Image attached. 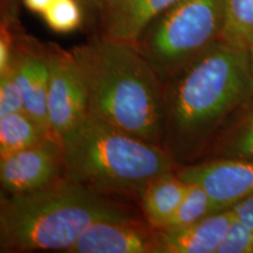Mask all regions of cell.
Wrapping results in <instances>:
<instances>
[{"label": "cell", "mask_w": 253, "mask_h": 253, "mask_svg": "<svg viewBox=\"0 0 253 253\" xmlns=\"http://www.w3.org/2000/svg\"><path fill=\"white\" fill-rule=\"evenodd\" d=\"M169 81L163 134L173 158H191L220 122L253 95L250 52L219 40Z\"/></svg>", "instance_id": "1"}, {"label": "cell", "mask_w": 253, "mask_h": 253, "mask_svg": "<svg viewBox=\"0 0 253 253\" xmlns=\"http://www.w3.org/2000/svg\"><path fill=\"white\" fill-rule=\"evenodd\" d=\"M84 77L88 114L160 144L164 94L161 79L135 43L100 36L72 50Z\"/></svg>", "instance_id": "2"}, {"label": "cell", "mask_w": 253, "mask_h": 253, "mask_svg": "<svg viewBox=\"0 0 253 253\" xmlns=\"http://www.w3.org/2000/svg\"><path fill=\"white\" fill-rule=\"evenodd\" d=\"M1 199V248L11 251L68 252L88 227L100 221L135 219L102 194L63 178L54 184Z\"/></svg>", "instance_id": "3"}, {"label": "cell", "mask_w": 253, "mask_h": 253, "mask_svg": "<svg viewBox=\"0 0 253 253\" xmlns=\"http://www.w3.org/2000/svg\"><path fill=\"white\" fill-rule=\"evenodd\" d=\"M63 177L100 194H138L172 172L173 156L88 114L61 140Z\"/></svg>", "instance_id": "4"}, {"label": "cell", "mask_w": 253, "mask_h": 253, "mask_svg": "<svg viewBox=\"0 0 253 253\" xmlns=\"http://www.w3.org/2000/svg\"><path fill=\"white\" fill-rule=\"evenodd\" d=\"M225 0H181L144 28L135 46L162 81L221 40Z\"/></svg>", "instance_id": "5"}, {"label": "cell", "mask_w": 253, "mask_h": 253, "mask_svg": "<svg viewBox=\"0 0 253 253\" xmlns=\"http://www.w3.org/2000/svg\"><path fill=\"white\" fill-rule=\"evenodd\" d=\"M49 68L48 122L53 137L60 143L88 115L84 77L72 52H47Z\"/></svg>", "instance_id": "6"}, {"label": "cell", "mask_w": 253, "mask_h": 253, "mask_svg": "<svg viewBox=\"0 0 253 253\" xmlns=\"http://www.w3.org/2000/svg\"><path fill=\"white\" fill-rule=\"evenodd\" d=\"M62 145L48 137L40 143L0 157V182L7 194H25L63 178Z\"/></svg>", "instance_id": "7"}, {"label": "cell", "mask_w": 253, "mask_h": 253, "mask_svg": "<svg viewBox=\"0 0 253 253\" xmlns=\"http://www.w3.org/2000/svg\"><path fill=\"white\" fill-rule=\"evenodd\" d=\"M177 175L202 186L218 211L227 210L253 195V160L224 157L186 167Z\"/></svg>", "instance_id": "8"}, {"label": "cell", "mask_w": 253, "mask_h": 253, "mask_svg": "<svg viewBox=\"0 0 253 253\" xmlns=\"http://www.w3.org/2000/svg\"><path fill=\"white\" fill-rule=\"evenodd\" d=\"M72 253H160L157 229L136 219L100 221L88 227Z\"/></svg>", "instance_id": "9"}, {"label": "cell", "mask_w": 253, "mask_h": 253, "mask_svg": "<svg viewBox=\"0 0 253 253\" xmlns=\"http://www.w3.org/2000/svg\"><path fill=\"white\" fill-rule=\"evenodd\" d=\"M181 0H99L101 36L135 43L150 21Z\"/></svg>", "instance_id": "10"}, {"label": "cell", "mask_w": 253, "mask_h": 253, "mask_svg": "<svg viewBox=\"0 0 253 253\" xmlns=\"http://www.w3.org/2000/svg\"><path fill=\"white\" fill-rule=\"evenodd\" d=\"M233 217L227 209L179 229H157L160 253H217Z\"/></svg>", "instance_id": "11"}, {"label": "cell", "mask_w": 253, "mask_h": 253, "mask_svg": "<svg viewBox=\"0 0 253 253\" xmlns=\"http://www.w3.org/2000/svg\"><path fill=\"white\" fill-rule=\"evenodd\" d=\"M13 61L23 91L24 112L53 137L48 122L49 68L47 52L23 48L14 53Z\"/></svg>", "instance_id": "12"}, {"label": "cell", "mask_w": 253, "mask_h": 253, "mask_svg": "<svg viewBox=\"0 0 253 253\" xmlns=\"http://www.w3.org/2000/svg\"><path fill=\"white\" fill-rule=\"evenodd\" d=\"M189 188L190 183L173 171L153 179L140 195L142 211L148 224L161 229L181 204Z\"/></svg>", "instance_id": "13"}, {"label": "cell", "mask_w": 253, "mask_h": 253, "mask_svg": "<svg viewBox=\"0 0 253 253\" xmlns=\"http://www.w3.org/2000/svg\"><path fill=\"white\" fill-rule=\"evenodd\" d=\"M48 137L52 136L24 110L0 118V157L33 147Z\"/></svg>", "instance_id": "14"}, {"label": "cell", "mask_w": 253, "mask_h": 253, "mask_svg": "<svg viewBox=\"0 0 253 253\" xmlns=\"http://www.w3.org/2000/svg\"><path fill=\"white\" fill-rule=\"evenodd\" d=\"M221 40L249 49L253 42V0H225Z\"/></svg>", "instance_id": "15"}, {"label": "cell", "mask_w": 253, "mask_h": 253, "mask_svg": "<svg viewBox=\"0 0 253 253\" xmlns=\"http://www.w3.org/2000/svg\"><path fill=\"white\" fill-rule=\"evenodd\" d=\"M216 212L219 211L214 207L207 191L198 184L190 183V188L181 204L158 230L179 229V227L191 225L196 221Z\"/></svg>", "instance_id": "16"}, {"label": "cell", "mask_w": 253, "mask_h": 253, "mask_svg": "<svg viewBox=\"0 0 253 253\" xmlns=\"http://www.w3.org/2000/svg\"><path fill=\"white\" fill-rule=\"evenodd\" d=\"M42 17L50 30L56 33H71L82 24L81 2L79 0H54Z\"/></svg>", "instance_id": "17"}, {"label": "cell", "mask_w": 253, "mask_h": 253, "mask_svg": "<svg viewBox=\"0 0 253 253\" xmlns=\"http://www.w3.org/2000/svg\"><path fill=\"white\" fill-rule=\"evenodd\" d=\"M20 110H24L23 91L12 60L11 65L0 73V118Z\"/></svg>", "instance_id": "18"}, {"label": "cell", "mask_w": 253, "mask_h": 253, "mask_svg": "<svg viewBox=\"0 0 253 253\" xmlns=\"http://www.w3.org/2000/svg\"><path fill=\"white\" fill-rule=\"evenodd\" d=\"M224 156L253 160V110L231 132L224 147Z\"/></svg>", "instance_id": "19"}, {"label": "cell", "mask_w": 253, "mask_h": 253, "mask_svg": "<svg viewBox=\"0 0 253 253\" xmlns=\"http://www.w3.org/2000/svg\"><path fill=\"white\" fill-rule=\"evenodd\" d=\"M217 253H253V230L233 217Z\"/></svg>", "instance_id": "20"}, {"label": "cell", "mask_w": 253, "mask_h": 253, "mask_svg": "<svg viewBox=\"0 0 253 253\" xmlns=\"http://www.w3.org/2000/svg\"><path fill=\"white\" fill-rule=\"evenodd\" d=\"M230 209L235 214L236 219L253 230V195L243 199Z\"/></svg>", "instance_id": "21"}, {"label": "cell", "mask_w": 253, "mask_h": 253, "mask_svg": "<svg viewBox=\"0 0 253 253\" xmlns=\"http://www.w3.org/2000/svg\"><path fill=\"white\" fill-rule=\"evenodd\" d=\"M53 1L54 0H23L24 5L30 11L34 12V13H39L41 15L45 13V11L49 7Z\"/></svg>", "instance_id": "22"}, {"label": "cell", "mask_w": 253, "mask_h": 253, "mask_svg": "<svg viewBox=\"0 0 253 253\" xmlns=\"http://www.w3.org/2000/svg\"><path fill=\"white\" fill-rule=\"evenodd\" d=\"M79 1L81 2V4L86 5V6H90V7H95L97 4V1L99 0H79Z\"/></svg>", "instance_id": "23"}, {"label": "cell", "mask_w": 253, "mask_h": 253, "mask_svg": "<svg viewBox=\"0 0 253 253\" xmlns=\"http://www.w3.org/2000/svg\"><path fill=\"white\" fill-rule=\"evenodd\" d=\"M249 52H250V59H251V68H252V74H253V42L252 45L250 46Z\"/></svg>", "instance_id": "24"}]
</instances>
